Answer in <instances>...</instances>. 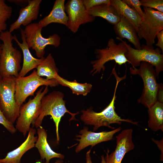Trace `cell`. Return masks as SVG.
<instances>
[{
  "instance_id": "obj_1",
  "label": "cell",
  "mask_w": 163,
  "mask_h": 163,
  "mask_svg": "<svg viewBox=\"0 0 163 163\" xmlns=\"http://www.w3.org/2000/svg\"><path fill=\"white\" fill-rule=\"evenodd\" d=\"M112 74L114 75L116 79V84L112 99L109 104L103 110L100 112H96L90 107L86 110H82L80 119L84 124L93 126V130L95 131L99 127L104 126L114 129V127L110 126L112 124L121 125L123 122H126L133 124L138 125V122L133 121L129 119H123L119 116L115 111V103L117 97L116 91L119 82L125 79L126 75L120 77L117 75L115 69L112 70Z\"/></svg>"
},
{
  "instance_id": "obj_2",
  "label": "cell",
  "mask_w": 163,
  "mask_h": 163,
  "mask_svg": "<svg viewBox=\"0 0 163 163\" xmlns=\"http://www.w3.org/2000/svg\"><path fill=\"white\" fill-rule=\"evenodd\" d=\"M64 94L59 91H53L42 98L41 101V109L40 115L33 124L37 128L41 126L44 117L50 115L54 122L56 126L57 143H59V126L61 118L66 113L71 116L69 121L77 120L75 116L79 113L70 112L66 108L65 101L63 100Z\"/></svg>"
},
{
  "instance_id": "obj_3",
  "label": "cell",
  "mask_w": 163,
  "mask_h": 163,
  "mask_svg": "<svg viewBox=\"0 0 163 163\" xmlns=\"http://www.w3.org/2000/svg\"><path fill=\"white\" fill-rule=\"evenodd\" d=\"M13 36L9 30L0 33L1 52L0 55V75L2 77L9 76L18 77L21 69L22 54L13 46Z\"/></svg>"
},
{
  "instance_id": "obj_4",
  "label": "cell",
  "mask_w": 163,
  "mask_h": 163,
  "mask_svg": "<svg viewBox=\"0 0 163 163\" xmlns=\"http://www.w3.org/2000/svg\"><path fill=\"white\" fill-rule=\"evenodd\" d=\"M139 66V68L130 67L129 71L132 75H139L143 81V88L137 102L148 109L158 101V93L162 84L157 83L158 77L152 65L142 62Z\"/></svg>"
},
{
  "instance_id": "obj_5",
  "label": "cell",
  "mask_w": 163,
  "mask_h": 163,
  "mask_svg": "<svg viewBox=\"0 0 163 163\" xmlns=\"http://www.w3.org/2000/svg\"><path fill=\"white\" fill-rule=\"evenodd\" d=\"M116 38L120 42L117 43L113 38H110L108 40L106 47L95 49L94 53L96 59L91 62L92 66L91 73L92 75L97 73H100L101 71L103 73L105 69L104 65L109 61L114 60L120 66L125 64L126 62L129 63L125 56V54L127 51V47L122 39L117 37Z\"/></svg>"
},
{
  "instance_id": "obj_6",
  "label": "cell",
  "mask_w": 163,
  "mask_h": 163,
  "mask_svg": "<svg viewBox=\"0 0 163 163\" xmlns=\"http://www.w3.org/2000/svg\"><path fill=\"white\" fill-rule=\"evenodd\" d=\"M127 51L125 56L133 67L139 66L142 62H145L152 65L154 67L158 78L163 71V54L158 48L155 49L153 46L143 44L139 49L132 47L129 44L122 40Z\"/></svg>"
},
{
  "instance_id": "obj_7",
  "label": "cell",
  "mask_w": 163,
  "mask_h": 163,
  "mask_svg": "<svg viewBox=\"0 0 163 163\" xmlns=\"http://www.w3.org/2000/svg\"><path fill=\"white\" fill-rule=\"evenodd\" d=\"M42 87L36 93L33 99H30L25 104L20 107L19 115L17 119L15 128L17 130L25 136L40 114L41 109V101L49 91L48 86L43 90Z\"/></svg>"
},
{
  "instance_id": "obj_8",
  "label": "cell",
  "mask_w": 163,
  "mask_h": 163,
  "mask_svg": "<svg viewBox=\"0 0 163 163\" xmlns=\"http://www.w3.org/2000/svg\"><path fill=\"white\" fill-rule=\"evenodd\" d=\"M59 85L55 79L48 80L39 76L36 69L27 76L16 77L15 97L16 103L20 107L27 98L34 96L37 89L41 86L54 87Z\"/></svg>"
},
{
  "instance_id": "obj_9",
  "label": "cell",
  "mask_w": 163,
  "mask_h": 163,
  "mask_svg": "<svg viewBox=\"0 0 163 163\" xmlns=\"http://www.w3.org/2000/svg\"><path fill=\"white\" fill-rule=\"evenodd\" d=\"M15 78L9 76L0 79V108L6 119L13 124L19 115L20 108L15 99Z\"/></svg>"
},
{
  "instance_id": "obj_10",
  "label": "cell",
  "mask_w": 163,
  "mask_h": 163,
  "mask_svg": "<svg viewBox=\"0 0 163 163\" xmlns=\"http://www.w3.org/2000/svg\"><path fill=\"white\" fill-rule=\"evenodd\" d=\"M144 14L137 30L140 40L144 39L146 44L153 46L157 34L163 30V13L143 7Z\"/></svg>"
},
{
  "instance_id": "obj_11",
  "label": "cell",
  "mask_w": 163,
  "mask_h": 163,
  "mask_svg": "<svg viewBox=\"0 0 163 163\" xmlns=\"http://www.w3.org/2000/svg\"><path fill=\"white\" fill-rule=\"evenodd\" d=\"M43 27L38 23H31L25 27L24 31L26 40L29 49L31 48L39 58L44 57L45 49L48 45L57 47L60 44L61 38L56 34L50 35L48 38L43 37Z\"/></svg>"
},
{
  "instance_id": "obj_12",
  "label": "cell",
  "mask_w": 163,
  "mask_h": 163,
  "mask_svg": "<svg viewBox=\"0 0 163 163\" xmlns=\"http://www.w3.org/2000/svg\"><path fill=\"white\" fill-rule=\"evenodd\" d=\"M65 11L68 18L67 27L75 33L81 24L94 21L95 18L87 12L83 0H69L65 5Z\"/></svg>"
},
{
  "instance_id": "obj_13",
  "label": "cell",
  "mask_w": 163,
  "mask_h": 163,
  "mask_svg": "<svg viewBox=\"0 0 163 163\" xmlns=\"http://www.w3.org/2000/svg\"><path fill=\"white\" fill-rule=\"evenodd\" d=\"M122 128L119 127L109 131H104L95 133L88 130V128L85 126L79 132L80 135H76V140L79 143L75 149V152L78 153L81 150L91 145V147L101 142L108 141L113 139L114 135L120 131Z\"/></svg>"
},
{
  "instance_id": "obj_14",
  "label": "cell",
  "mask_w": 163,
  "mask_h": 163,
  "mask_svg": "<svg viewBox=\"0 0 163 163\" xmlns=\"http://www.w3.org/2000/svg\"><path fill=\"white\" fill-rule=\"evenodd\" d=\"M133 130L127 129L122 130L117 136L115 150L109 154L107 150L105 158L108 163H121L126 154L133 149L135 146L132 139Z\"/></svg>"
},
{
  "instance_id": "obj_15",
  "label": "cell",
  "mask_w": 163,
  "mask_h": 163,
  "mask_svg": "<svg viewBox=\"0 0 163 163\" xmlns=\"http://www.w3.org/2000/svg\"><path fill=\"white\" fill-rule=\"evenodd\" d=\"M42 0H29L28 4L20 9L17 19L11 25L9 31L11 33L20 28L21 25L26 26L38 17Z\"/></svg>"
},
{
  "instance_id": "obj_16",
  "label": "cell",
  "mask_w": 163,
  "mask_h": 163,
  "mask_svg": "<svg viewBox=\"0 0 163 163\" xmlns=\"http://www.w3.org/2000/svg\"><path fill=\"white\" fill-rule=\"evenodd\" d=\"M36 132L35 129L30 127L25 141L16 149L8 152L5 158L0 159V163H21L23 155L35 147L37 138L35 136Z\"/></svg>"
},
{
  "instance_id": "obj_17",
  "label": "cell",
  "mask_w": 163,
  "mask_h": 163,
  "mask_svg": "<svg viewBox=\"0 0 163 163\" xmlns=\"http://www.w3.org/2000/svg\"><path fill=\"white\" fill-rule=\"evenodd\" d=\"M20 32L22 42L19 41L15 35L13 36V40L17 43L23 53V62L18 77H24L30 71L36 68L44 57L37 59L32 56L26 40L24 29H21Z\"/></svg>"
},
{
  "instance_id": "obj_18",
  "label": "cell",
  "mask_w": 163,
  "mask_h": 163,
  "mask_svg": "<svg viewBox=\"0 0 163 163\" xmlns=\"http://www.w3.org/2000/svg\"><path fill=\"white\" fill-rule=\"evenodd\" d=\"M113 29L117 37L123 39L125 38L132 43L135 49H139L141 45L136 30L132 24L123 16L119 21L114 25Z\"/></svg>"
},
{
  "instance_id": "obj_19",
  "label": "cell",
  "mask_w": 163,
  "mask_h": 163,
  "mask_svg": "<svg viewBox=\"0 0 163 163\" xmlns=\"http://www.w3.org/2000/svg\"><path fill=\"white\" fill-rule=\"evenodd\" d=\"M37 138L35 142V147L38 150L41 159L45 160V163H49L52 158H57L63 159L64 155L58 153L53 151L48 144L47 140V133L42 126L37 128Z\"/></svg>"
},
{
  "instance_id": "obj_20",
  "label": "cell",
  "mask_w": 163,
  "mask_h": 163,
  "mask_svg": "<svg viewBox=\"0 0 163 163\" xmlns=\"http://www.w3.org/2000/svg\"><path fill=\"white\" fill-rule=\"evenodd\" d=\"M65 0H56L50 14L38 23L43 28L52 23L63 24L67 27L68 17L65 12Z\"/></svg>"
},
{
  "instance_id": "obj_21",
  "label": "cell",
  "mask_w": 163,
  "mask_h": 163,
  "mask_svg": "<svg viewBox=\"0 0 163 163\" xmlns=\"http://www.w3.org/2000/svg\"><path fill=\"white\" fill-rule=\"evenodd\" d=\"M91 15L101 17L113 25L120 20V16L115 8L110 4H103L93 7L87 10Z\"/></svg>"
},
{
  "instance_id": "obj_22",
  "label": "cell",
  "mask_w": 163,
  "mask_h": 163,
  "mask_svg": "<svg viewBox=\"0 0 163 163\" xmlns=\"http://www.w3.org/2000/svg\"><path fill=\"white\" fill-rule=\"evenodd\" d=\"M110 4L116 9L120 15L128 20L137 31L142 18L133 8L122 0H110Z\"/></svg>"
},
{
  "instance_id": "obj_23",
  "label": "cell",
  "mask_w": 163,
  "mask_h": 163,
  "mask_svg": "<svg viewBox=\"0 0 163 163\" xmlns=\"http://www.w3.org/2000/svg\"><path fill=\"white\" fill-rule=\"evenodd\" d=\"M148 127L152 131H163V102H156L148 108Z\"/></svg>"
},
{
  "instance_id": "obj_24",
  "label": "cell",
  "mask_w": 163,
  "mask_h": 163,
  "mask_svg": "<svg viewBox=\"0 0 163 163\" xmlns=\"http://www.w3.org/2000/svg\"><path fill=\"white\" fill-rule=\"evenodd\" d=\"M36 69L38 76L40 77L45 76L48 80L54 79L56 75L58 74L59 71L54 59L51 53L44 57Z\"/></svg>"
},
{
  "instance_id": "obj_25",
  "label": "cell",
  "mask_w": 163,
  "mask_h": 163,
  "mask_svg": "<svg viewBox=\"0 0 163 163\" xmlns=\"http://www.w3.org/2000/svg\"><path fill=\"white\" fill-rule=\"evenodd\" d=\"M54 79L59 84L69 88L73 94L78 95L86 96L90 92L92 87V85L90 83H81L75 80L73 81H69L61 77L58 74L56 75Z\"/></svg>"
},
{
  "instance_id": "obj_26",
  "label": "cell",
  "mask_w": 163,
  "mask_h": 163,
  "mask_svg": "<svg viewBox=\"0 0 163 163\" xmlns=\"http://www.w3.org/2000/svg\"><path fill=\"white\" fill-rule=\"evenodd\" d=\"M11 6L8 5L4 0H0V33L5 31L7 27L6 21L11 17Z\"/></svg>"
},
{
  "instance_id": "obj_27",
  "label": "cell",
  "mask_w": 163,
  "mask_h": 163,
  "mask_svg": "<svg viewBox=\"0 0 163 163\" xmlns=\"http://www.w3.org/2000/svg\"><path fill=\"white\" fill-rule=\"evenodd\" d=\"M141 6L143 7L149 8L163 13V0H140Z\"/></svg>"
},
{
  "instance_id": "obj_28",
  "label": "cell",
  "mask_w": 163,
  "mask_h": 163,
  "mask_svg": "<svg viewBox=\"0 0 163 163\" xmlns=\"http://www.w3.org/2000/svg\"><path fill=\"white\" fill-rule=\"evenodd\" d=\"M0 124H2L10 133L14 134L17 129L14 124L6 119L0 108Z\"/></svg>"
},
{
  "instance_id": "obj_29",
  "label": "cell",
  "mask_w": 163,
  "mask_h": 163,
  "mask_svg": "<svg viewBox=\"0 0 163 163\" xmlns=\"http://www.w3.org/2000/svg\"><path fill=\"white\" fill-rule=\"evenodd\" d=\"M129 6L134 9L142 18L144 14L143 11L141 8V3L139 0H122Z\"/></svg>"
},
{
  "instance_id": "obj_30",
  "label": "cell",
  "mask_w": 163,
  "mask_h": 163,
  "mask_svg": "<svg viewBox=\"0 0 163 163\" xmlns=\"http://www.w3.org/2000/svg\"><path fill=\"white\" fill-rule=\"evenodd\" d=\"M110 0H83V5L87 10L91 8L103 4H110Z\"/></svg>"
},
{
  "instance_id": "obj_31",
  "label": "cell",
  "mask_w": 163,
  "mask_h": 163,
  "mask_svg": "<svg viewBox=\"0 0 163 163\" xmlns=\"http://www.w3.org/2000/svg\"><path fill=\"white\" fill-rule=\"evenodd\" d=\"M156 37L158 39L157 43L155 45L159 48L163 52V30L159 32L157 34Z\"/></svg>"
},
{
  "instance_id": "obj_32",
  "label": "cell",
  "mask_w": 163,
  "mask_h": 163,
  "mask_svg": "<svg viewBox=\"0 0 163 163\" xmlns=\"http://www.w3.org/2000/svg\"><path fill=\"white\" fill-rule=\"evenodd\" d=\"M152 141L155 143L157 146L158 147L159 150H160L161 153L160 156V160L161 161H163V138L160 140H158L154 139L153 138H152Z\"/></svg>"
},
{
  "instance_id": "obj_33",
  "label": "cell",
  "mask_w": 163,
  "mask_h": 163,
  "mask_svg": "<svg viewBox=\"0 0 163 163\" xmlns=\"http://www.w3.org/2000/svg\"><path fill=\"white\" fill-rule=\"evenodd\" d=\"M29 0H8V1L24 7L28 4Z\"/></svg>"
},
{
  "instance_id": "obj_34",
  "label": "cell",
  "mask_w": 163,
  "mask_h": 163,
  "mask_svg": "<svg viewBox=\"0 0 163 163\" xmlns=\"http://www.w3.org/2000/svg\"><path fill=\"white\" fill-rule=\"evenodd\" d=\"M91 149L89 150L86 153V163H92L90 155Z\"/></svg>"
},
{
  "instance_id": "obj_35",
  "label": "cell",
  "mask_w": 163,
  "mask_h": 163,
  "mask_svg": "<svg viewBox=\"0 0 163 163\" xmlns=\"http://www.w3.org/2000/svg\"><path fill=\"white\" fill-rule=\"evenodd\" d=\"M35 163H43L42 160L41 159L37 160L36 161ZM54 163H63V159H59L56 160Z\"/></svg>"
},
{
  "instance_id": "obj_36",
  "label": "cell",
  "mask_w": 163,
  "mask_h": 163,
  "mask_svg": "<svg viewBox=\"0 0 163 163\" xmlns=\"http://www.w3.org/2000/svg\"><path fill=\"white\" fill-rule=\"evenodd\" d=\"M101 163H108V162L103 155L101 156Z\"/></svg>"
},
{
  "instance_id": "obj_37",
  "label": "cell",
  "mask_w": 163,
  "mask_h": 163,
  "mask_svg": "<svg viewBox=\"0 0 163 163\" xmlns=\"http://www.w3.org/2000/svg\"><path fill=\"white\" fill-rule=\"evenodd\" d=\"M1 50H2V48H1V44L0 43V55L1 53ZM1 78H2V77H1V76L0 75V79Z\"/></svg>"
}]
</instances>
